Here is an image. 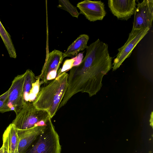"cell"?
Returning <instances> with one entry per match:
<instances>
[{"label": "cell", "instance_id": "1", "mask_svg": "<svg viewBox=\"0 0 153 153\" xmlns=\"http://www.w3.org/2000/svg\"><path fill=\"white\" fill-rule=\"evenodd\" d=\"M112 59L108 45L99 39L88 46L83 59L68 74L67 89L59 109L79 92L86 93L90 97L96 95L102 88L103 77L112 68Z\"/></svg>", "mask_w": 153, "mask_h": 153}, {"label": "cell", "instance_id": "2", "mask_svg": "<svg viewBox=\"0 0 153 153\" xmlns=\"http://www.w3.org/2000/svg\"><path fill=\"white\" fill-rule=\"evenodd\" d=\"M68 74L64 72L41 88L33 102L38 109L47 111L52 119L59 106L67 88Z\"/></svg>", "mask_w": 153, "mask_h": 153}, {"label": "cell", "instance_id": "3", "mask_svg": "<svg viewBox=\"0 0 153 153\" xmlns=\"http://www.w3.org/2000/svg\"><path fill=\"white\" fill-rule=\"evenodd\" d=\"M59 137L51 119L25 153H61Z\"/></svg>", "mask_w": 153, "mask_h": 153}, {"label": "cell", "instance_id": "4", "mask_svg": "<svg viewBox=\"0 0 153 153\" xmlns=\"http://www.w3.org/2000/svg\"><path fill=\"white\" fill-rule=\"evenodd\" d=\"M51 119L47 111L37 109L33 102L27 101L12 123L17 129H25L45 126Z\"/></svg>", "mask_w": 153, "mask_h": 153}, {"label": "cell", "instance_id": "5", "mask_svg": "<svg viewBox=\"0 0 153 153\" xmlns=\"http://www.w3.org/2000/svg\"><path fill=\"white\" fill-rule=\"evenodd\" d=\"M25 73L15 77L9 88L8 97L4 105L0 109V112L4 113L14 111L16 115L23 107L25 100L23 91Z\"/></svg>", "mask_w": 153, "mask_h": 153}, {"label": "cell", "instance_id": "6", "mask_svg": "<svg viewBox=\"0 0 153 153\" xmlns=\"http://www.w3.org/2000/svg\"><path fill=\"white\" fill-rule=\"evenodd\" d=\"M149 30L147 28L131 31L126 42L118 49V53L112 64L113 71L118 68L124 60L130 56L134 48L148 33Z\"/></svg>", "mask_w": 153, "mask_h": 153}, {"label": "cell", "instance_id": "7", "mask_svg": "<svg viewBox=\"0 0 153 153\" xmlns=\"http://www.w3.org/2000/svg\"><path fill=\"white\" fill-rule=\"evenodd\" d=\"M63 53L54 50L47 55L40 74L37 77L42 84H47L55 79L58 70L62 62Z\"/></svg>", "mask_w": 153, "mask_h": 153}, {"label": "cell", "instance_id": "8", "mask_svg": "<svg viewBox=\"0 0 153 153\" xmlns=\"http://www.w3.org/2000/svg\"><path fill=\"white\" fill-rule=\"evenodd\" d=\"M131 30L147 28L150 29L153 19V0H143L138 2Z\"/></svg>", "mask_w": 153, "mask_h": 153}, {"label": "cell", "instance_id": "9", "mask_svg": "<svg viewBox=\"0 0 153 153\" xmlns=\"http://www.w3.org/2000/svg\"><path fill=\"white\" fill-rule=\"evenodd\" d=\"M76 6L79 14L90 22L102 20L106 14L104 3L101 1L85 0L78 3Z\"/></svg>", "mask_w": 153, "mask_h": 153}, {"label": "cell", "instance_id": "10", "mask_svg": "<svg viewBox=\"0 0 153 153\" xmlns=\"http://www.w3.org/2000/svg\"><path fill=\"white\" fill-rule=\"evenodd\" d=\"M108 5L118 19L127 20L134 14L137 4L135 0H109Z\"/></svg>", "mask_w": 153, "mask_h": 153}, {"label": "cell", "instance_id": "11", "mask_svg": "<svg viewBox=\"0 0 153 153\" xmlns=\"http://www.w3.org/2000/svg\"><path fill=\"white\" fill-rule=\"evenodd\" d=\"M47 125L45 126H35L25 129H17V134L19 139L18 148L19 153H25L37 136L44 130Z\"/></svg>", "mask_w": 153, "mask_h": 153}, {"label": "cell", "instance_id": "12", "mask_svg": "<svg viewBox=\"0 0 153 153\" xmlns=\"http://www.w3.org/2000/svg\"><path fill=\"white\" fill-rule=\"evenodd\" d=\"M3 136L7 140L9 153H16L18 151L19 139L17 128L12 123L7 127Z\"/></svg>", "mask_w": 153, "mask_h": 153}, {"label": "cell", "instance_id": "13", "mask_svg": "<svg viewBox=\"0 0 153 153\" xmlns=\"http://www.w3.org/2000/svg\"><path fill=\"white\" fill-rule=\"evenodd\" d=\"M89 36L85 34L79 35L63 53V58L76 55L80 51L84 50L87 47V44Z\"/></svg>", "mask_w": 153, "mask_h": 153}, {"label": "cell", "instance_id": "14", "mask_svg": "<svg viewBox=\"0 0 153 153\" xmlns=\"http://www.w3.org/2000/svg\"><path fill=\"white\" fill-rule=\"evenodd\" d=\"M0 36L10 57L16 58L17 54L11 36L0 20Z\"/></svg>", "mask_w": 153, "mask_h": 153}, {"label": "cell", "instance_id": "15", "mask_svg": "<svg viewBox=\"0 0 153 153\" xmlns=\"http://www.w3.org/2000/svg\"><path fill=\"white\" fill-rule=\"evenodd\" d=\"M25 76L23 86L24 99L25 97L31 92L33 85L37 82L38 79L32 71L29 69L25 73Z\"/></svg>", "mask_w": 153, "mask_h": 153}, {"label": "cell", "instance_id": "16", "mask_svg": "<svg viewBox=\"0 0 153 153\" xmlns=\"http://www.w3.org/2000/svg\"><path fill=\"white\" fill-rule=\"evenodd\" d=\"M58 7L68 12L73 17L78 18L79 13L76 7L73 5L68 0H59Z\"/></svg>", "mask_w": 153, "mask_h": 153}, {"label": "cell", "instance_id": "17", "mask_svg": "<svg viewBox=\"0 0 153 153\" xmlns=\"http://www.w3.org/2000/svg\"><path fill=\"white\" fill-rule=\"evenodd\" d=\"M76 59V57L65 60L60 72L58 75L64 72H66L68 70H70L74 66L73 65Z\"/></svg>", "mask_w": 153, "mask_h": 153}, {"label": "cell", "instance_id": "18", "mask_svg": "<svg viewBox=\"0 0 153 153\" xmlns=\"http://www.w3.org/2000/svg\"><path fill=\"white\" fill-rule=\"evenodd\" d=\"M9 92V89L0 96V109L6 103L8 97Z\"/></svg>", "mask_w": 153, "mask_h": 153}, {"label": "cell", "instance_id": "19", "mask_svg": "<svg viewBox=\"0 0 153 153\" xmlns=\"http://www.w3.org/2000/svg\"><path fill=\"white\" fill-rule=\"evenodd\" d=\"M3 147L4 153H9L8 144L7 140L5 137L3 136Z\"/></svg>", "mask_w": 153, "mask_h": 153}, {"label": "cell", "instance_id": "20", "mask_svg": "<svg viewBox=\"0 0 153 153\" xmlns=\"http://www.w3.org/2000/svg\"><path fill=\"white\" fill-rule=\"evenodd\" d=\"M150 119V125L152 127L153 126V112H152L151 114Z\"/></svg>", "mask_w": 153, "mask_h": 153}, {"label": "cell", "instance_id": "21", "mask_svg": "<svg viewBox=\"0 0 153 153\" xmlns=\"http://www.w3.org/2000/svg\"><path fill=\"white\" fill-rule=\"evenodd\" d=\"M0 153H4L3 147L2 146L0 148Z\"/></svg>", "mask_w": 153, "mask_h": 153}, {"label": "cell", "instance_id": "22", "mask_svg": "<svg viewBox=\"0 0 153 153\" xmlns=\"http://www.w3.org/2000/svg\"><path fill=\"white\" fill-rule=\"evenodd\" d=\"M16 153H19V152H18V151Z\"/></svg>", "mask_w": 153, "mask_h": 153}]
</instances>
